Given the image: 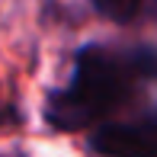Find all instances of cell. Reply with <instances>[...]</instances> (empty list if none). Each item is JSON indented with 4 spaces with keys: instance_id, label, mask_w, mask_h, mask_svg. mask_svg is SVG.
Listing matches in <instances>:
<instances>
[{
    "instance_id": "1",
    "label": "cell",
    "mask_w": 157,
    "mask_h": 157,
    "mask_svg": "<svg viewBox=\"0 0 157 157\" xmlns=\"http://www.w3.org/2000/svg\"><path fill=\"white\" fill-rule=\"evenodd\" d=\"M157 74L154 48H106L87 45L77 52L74 74L64 90L48 96L45 119L61 132H80L99 122L135 93L141 80Z\"/></svg>"
},
{
    "instance_id": "2",
    "label": "cell",
    "mask_w": 157,
    "mask_h": 157,
    "mask_svg": "<svg viewBox=\"0 0 157 157\" xmlns=\"http://www.w3.org/2000/svg\"><path fill=\"white\" fill-rule=\"evenodd\" d=\"M90 147L103 157H157V135L144 125H103Z\"/></svg>"
},
{
    "instance_id": "3",
    "label": "cell",
    "mask_w": 157,
    "mask_h": 157,
    "mask_svg": "<svg viewBox=\"0 0 157 157\" xmlns=\"http://www.w3.org/2000/svg\"><path fill=\"white\" fill-rule=\"evenodd\" d=\"M106 19H116V23H132L141 13L144 0H90Z\"/></svg>"
}]
</instances>
